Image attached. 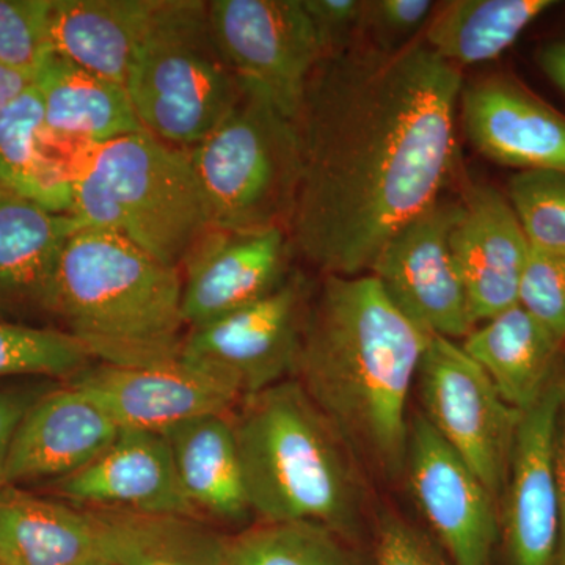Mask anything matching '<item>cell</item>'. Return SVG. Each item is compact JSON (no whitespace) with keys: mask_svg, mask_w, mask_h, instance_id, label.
Returning <instances> with one entry per match:
<instances>
[{"mask_svg":"<svg viewBox=\"0 0 565 565\" xmlns=\"http://www.w3.org/2000/svg\"><path fill=\"white\" fill-rule=\"evenodd\" d=\"M465 134L490 161L519 172H565V117L525 85L503 74L463 85Z\"/></svg>","mask_w":565,"mask_h":565,"instance_id":"obj_16","label":"cell"},{"mask_svg":"<svg viewBox=\"0 0 565 565\" xmlns=\"http://www.w3.org/2000/svg\"><path fill=\"white\" fill-rule=\"evenodd\" d=\"M313 24L322 58L352 46L363 33L364 2L360 0H302Z\"/></svg>","mask_w":565,"mask_h":565,"instance_id":"obj_36","label":"cell"},{"mask_svg":"<svg viewBox=\"0 0 565 565\" xmlns=\"http://www.w3.org/2000/svg\"><path fill=\"white\" fill-rule=\"evenodd\" d=\"M430 334L405 318L373 275H327L305 316L292 379L352 456L397 479L407 403Z\"/></svg>","mask_w":565,"mask_h":565,"instance_id":"obj_2","label":"cell"},{"mask_svg":"<svg viewBox=\"0 0 565 565\" xmlns=\"http://www.w3.org/2000/svg\"><path fill=\"white\" fill-rule=\"evenodd\" d=\"M81 228L66 212L0 189V310L52 313L63 252Z\"/></svg>","mask_w":565,"mask_h":565,"instance_id":"obj_20","label":"cell"},{"mask_svg":"<svg viewBox=\"0 0 565 565\" xmlns=\"http://www.w3.org/2000/svg\"><path fill=\"white\" fill-rule=\"evenodd\" d=\"M92 363L88 352L65 330L0 321V381L40 377L65 382Z\"/></svg>","mask_w":565,"mask_h":565,"instance_id":"obj_30","label":"cell"},{"mask_svg":"<svg viewBox=\"0 0 565 565\" xmlns=\"http://www.w3.org/2000/svg\"><path fill=\"white\" fill-rule=\"evenodd\" d=\"M555 6V0H452L435 7L423 43L462 71L500 57Z\"/></svg>","mask_w":565,"mask_h":565,"instance_id":"obj_28","label":"cell"},{"mask_svg":"<svg viewBox=\"0 0 565 565\" xmlns=\"http://www.w3.org/2000/svg\"><path fill=\"white\" fill-rule=\"evenodd\" d=\"M32 84V77L0 65V107L13 102L17 96H20Z\"/></svg>","mask_w":565,"mask_h":565,"instance_id":"obj_40","label":"cell"},{"mask_svg":"<svg viewBox=\"0 0 565 565\" xmlns=\"http://www.w3.org/2000/svg\"><path fill=\"white\" fill-rule=\"evenodd\" d=\"M52 313L93 362L117 366L174 362L188 333L181 270L99 230H77L66 244Z\"/></svg>","mask_w":565,"mask_h":565,"instance_id":"obj_3","label":"cell"},{"mask_svg":"<svg viewBox=\"0 0 565 565\" xmlns=\"http://www.w3.org/2000/svg\"><path fill=\"white\" fill-rule=\"evenodd\" d=\"M307 310V286L294 275L258 302L188 329L180 360L244 401L294 374Z\"/></svg>","mask_w":565,"mask_h":565,"instance_id":"obj_10","label":"cell"},{"mask_svg":"<svg viewBox=\"0 0 565 565\" xmlns=\"http://www.w3.org/2000/svg\"><path fill=\"white\" fill-rule=\"evenodd\" d=\"M52 386V379L40 377L0 385V489L7 487V463L22 419Z\"/></svg>","mask_w":565,"mask_h":565,"instance_id":"obj_37","label":"cell"},{"mask_svg":"<svg viewBox=\"0 0 565 565\" xmlns=\"http://www.w3.org/2000/svg\"><path fill=\"white\" fill-rule=\"evenodd\" d=\"M50 486L55 497L92 511L199 519L182 494L166 433L121 429L98 459Z\"/></svg>","mask_w":565,"mask_h":565,"instance_id":"obj_17","label":"cell"},{"mask_svg":"<svg viewBox=\"0 0 565 565\" xmlns=\"http://www.w3.org/2000/svg\"><path fill=\"white\" fill-rule=\"evenodd\" d=\"M377 565H455L433 539L418 527L388 515L377 539Z\"/></svg>","mask_w":565,"mask_h":565,"instance_id":"obj_35","label":"cell"},{"mask_svg":"<svg viewBox=\"0 0 565 565\" xmlns=\"http://www.w3.org/2000/svg\"><path fill=\"white\" fill-rule=\"evenodd\" d=\"M460 345L489 375L505 403L523 412L552 381L563 344L516 303L479 323Z\"/></svg>","mask_w":565,"mask_h":565,"instance_id":"obj_25","label":"cell"},{"mask_svg":"<svg viewBox=\"0 0 565 565\" xmlns=\"http://www.w3.org/2000/svg\"><path fill=\"white\" fill-rule=\"evenodd\" d=\"M230 565H353L340 534L311 522L258 523L226 534Z\"/></svg>","mask_w":565,"mask_h":565,"instance_id":"obj_29","label":"cell"},{"mask_svg":"<svg viewBox=\"0 0 565 565\" xmlns=\"http://www.w3.org/2000/svg\"><path fill=\"white\" fill-rule=\"evenodd\" d=\"M416 381L424 418L501 503L522 412L505 403L484 370L448 338H430Z\"/></svg>","mask_w":565,"mask_h":565,"instance_id":"obj_8","label":"cell"},{"mask_svg":"<svg viewBox=\"0 0 565 565\" xmlns=\"http://www.w3.org/2000/svg\"><path fill=\"white\" fill-rule=\"evenodd\" d=\"M457 211L459 202L438 200L394 234L370 270L405 318L452 341L476 327L451 248Z\"/></svg>","mask_w":565,"mask_h":565,"instance_id":"obj_11","label":"cell"},{"mask_svg":"<svg viewBox=\"0 0 565 565\" xmlns=\"http://www.w3.org/2000/svg\"><path fill=\"white\" fill-rule=\"evenodd\" d=\"M414 500L455 565H492L498 503L423 415L408 426L405 471Z\"/></svg>","mask_w":565,"mask_h":565,"instance_id":"obj_12","label":"cell"},{"mask_svg":"<svg viewBox=\"0 0 565 565\" xmlns=\"http://www.w3.org/2000/svg\"><path fill=\"white\" fill-rule=\"evenodd\" d=\"M565 374H553L522 412L503 494V533L511 565H555L559 503L555 473L557 414Z\"/></svg>","mask_w":565,"mask_h":565,"instance_id":"obj_13","label":"cell"},{"mask_svg":"<svg viewBox=\"0 0 565 565\" xmlns=\"http://www.w3.org/2000/svg\"><path fill=\"white\" fill-rule=\"evenodd\" d=\"M218 46L245 93L297 121L321 44L302 0L207 2Z\"/></svg>","mask_w":565,"mask_h":565,"instance_id":"obj_9","label":"cell"},{"mask_svg":"<svg viewBox=\"0 0 565 565\" xmlns=\"http://www.w3.org/2000/svg\"><path fill=\"white\" fill-rule=\"evenodd\" d=\"M120 427L79 388L63 382L32 405L14 435L7 486L61 481L106 451Z\"/></svg>","mask_w":565,"mask_h":565,"instance_id":"obj_19","label":"cell"},{"mask_svg":"<svg viewBox=\"0 0 565 565\" xmlns=\"http://www.w3.org/2000/svg\"><path fill=\"white\" fill-rule=\"evenodd\" d=\"M98 553L90 509L0 489V565H81Z\"/></svg>","mask_w":565,"mask_h":565,"instance_id":"obj_23","label":"cell"},{"mask_svg":"<svg viewBox=\"0 0 565 565\" xmlns=\"http://www.w3.org/2000/svg\"><path fill=\"white\" fill-rule=\"evenodd\" d=\"M508 199L530 247L565 258V172H516Z\"/></svg>","mask_w":565,"mask_h":565,"instance_id":"obj_31","label":"cell"},{"mask_svg":"<svg viewBox=\"0 0 565 565\" xmlns=\"http://www.w3.org/2000/svg\"><path fill=\"white\" fill-rule=\"evenodd\" d=\"M68 214L82 228L118 234L180 270L212 230L188 150L148 131L77 148Z\"/></svg>","mask_w":565,"mask_h":565,"instance_id":"obj_5","label":"cell"},{"mask_svg":"<svg viewBox=\"0 0 565 565\" xmlns=\"http://www.w3.org/2000/svg\"><path fill=\"white\" fill-rule=\"evenodd\" d=\"M81 565H114L110 563V561H107L106 557L102 555V553H98V555L88 557V559H85L84 563Z\"/></svg>","mask_w":565,"mask_h":565,"instance_id":"obj_41","label":"cell"},{"mask_svg":"<svg viewBox=\"0 0 565 565\" xmlns=\"http://www.w3.org/2000/svg\"><path fill=\"white\" fill-rule=\"evenodd\" d=\"M519 305L535 321L565 343V258L530 247L522 278Z\"/></svg>","mask_w":565,"mask_h":565,"instance_id":"obj_33","label":"cell"},{"mask_svg":"<svg viewBox=\"0 0 565 565\" xmlns=\"http://www.w3.org/2000/svg\"><path fill=\"white\" fill-rule=\"evenodd\" d=\"M62 141L44 126L35 85L0 107V189L66 212L71 206V161L55 154Z\"/></svg>","mask_w":565,"mask_h":565,"instance_id":"obj_27","label":"cell"},{"mask_svg":"<svg viewBox=\"0 0 565 565\" xmlns=\"http://www.w3.org/2000/svg\"><path fill=\"white\" fill-rule=\"evenodd\" d=\"M451 248L476 326L519 303L530 244L508 195L471 184L459 202Z\"/></svg>","mask_w":565,"mask_h":565,"instance_id":"obj_18","label":"cell"},{"mask_svg":"<svg viewBox=\"0 0 565 565\" xmlns=\"http://www.w3.org/2000/svg\"><path fill=\"white\" fill-rule=\"evenodd\" d=\"M120 429L166 433L203 415L232 414L243 403L236 393L180 359L152 366L93 362L68 379Z\"/></svg>","mask_w":565,"mask_h":565,"instance_id":"obj_14","label":"cell"},{"mask_svg":"<svg viewBox=\"0 0 565 565\" xmlns=\"http://www.w3.org/2000/svg\"><path fill=\"white\" fill-rule=\"evenodd\" d=\"M537 62L545 76L565 95V40L542 47Z\"/></svg>","mask_w":565,"mask_h":565,"instance_id":"obj_39","label":"cell"},{"mask_svg":"<svg viewBox=\"0 0 565 565\" xmlns=\"http://www.w3.org/2000/svg\"><path fill=\"white\" fill-rule=\"evenodd\" d=\"M125 85L145 131L181 150L206 139L243 96L200 0L156 2Z\"/></svg>","mask_w":565,"mask_h":565,"instance_id":"obj_6","label":"cell"},{"mask_svg":"<svg viewBox=\"0 0 565 565\" xmlns=\"http://www.w3.org/2000/svg\"><path fill=\"white\" fill-rule=\"evenodd\" d=\"M430 0H371L364 2L363 33L370 32L374 46L393 51L408 44L427 25L435 10Z\"/></svg>","mask_w":565,"mask_h":565,"instance_id":"obj_34","label":"cell"},{"mask_svg":"<svg viewBox=\"0 0 565 565\" xmlns=\"http://www.w3.org/2000/svg\"><path fill=\"white\" fill-rule=\"evenodd\" d=\"M33 85L43 104L44 126L54 140L85 147L145 131L125 84L55 52L41 63Z\"/></svg>","mask_w":565,"mask_h":565,"instance_id":"obj_21","label":"cell"},{"mask_svg":"<svg viewBox=\"0 0 565 565\" xmlns=\"http://www.w3.org/2000/svg\"><path fill=\"white\" fill-rule=\"evenodd\" d=\"M555 473L557 503H559V546H557L556 564L565 565V386L556 423Z\"/></svg>","mask_w":565,"mask_h":565,"instance_id":"obj_38","label":"cell"},{"mask_svg":"<svg viewBox=\"0 0 565 565\" xmlns=\"http://www.w3.org/2000/svg\"><path fill=\"white\" fill-rule=\"evenodd\" d=\"M92 512L98 525L99 553L114 565H230L226 534L204 520Z\"/></svg>","mask_w":565,"mask_h":565,"instance_id":"obj_26","label":"cell"},{"mask_svg":"<svg viewBox=\"0 0 565 565\" xmlns=\"http://www.w3.org/2000/svg\"><path fill=\"white\" fill-rule=\"evenodd\" d=\"M462 88V71L423 41L393 51L353 43L323 57L296 121L292 247L327 275L371 270L451 180Z\"/></svg>","mask_w":565,"mask_h":565,"instance_id":"obj_1","label":"cell"},{"mask_svg":"<svg viewBox=\"0 0 565 565\" xmlns=\"http://www.w3.org/2000/svg\"><path fill=\"white\" fill-rule=\"evenodd\" d=\"M237 407L234 440L252 515L351 534L362 505L352 455L302 386L288 379Z\"/></svg>","mask_w":565,"mask_h":565,"instance_id":"obj_4","label":"cell"},{"mask_svg":"<svg viewBox=\"0 0 565 565\" xmlns=\"http://www.w3.org/2000/svg\"><path fill=\"white\" fill-rule=\"evenodd\" d=\"M158 0H52L51 51L125 84Z\"/></svg>","mask_w":565,"mask_h":565,"instance_id":"obj_24","label":"cell"},{"mask_svg":"<svg viewBox=\"0 0 565 565\" xmlns=\"http://www.w3.org/2000/svg\"><path fill=\"white\" fill-rule=\"evenodd\" d=\"M188 152L212 228L289 233L302 178L296 121L243 92L225 120Z\"/></svg>","mask_w":565,"mask_h":565,"instance_id":"obj_7","label":"cell"},{"mask_svg":"<svg viewBox=\"0 0 565 565\" xmlns=\"http://www.w3.org/2000/svg\"><path fill=\"white\" fill-rule=\"evenodd\" d=\"M52 0H0V65L35 77L51 54Z\"/></svg>","mask_w":565,"mask_h":565,"instance_id":"obj_32","label":"cell"},{"mask_svg":"<svg viewBox=\"0 0 565 565\" xmlns=\"http://www.w3.org/2000/svg\"><path fill=\"white\" fill-rule=\"evenodd\" d=\"M291 239L285 228H212L182 264V318L203 326L258 302L288 280Z\"/></svg>","mask_w":565,"mask_h":565,"instance_id":"obj_15","label":"cell"},{"mask_svg":"<svg viewBox=\"0 0 565 565\" xmlns=\"http://www.w3.org/2000/svg\"><path fill=\"white\" fill-rule=\"evenodd\" d=\"M232 416H196L166 430L182 494L207 523L237 525L252 515Z\"/></svg>","mask_w":565,"mask_h":565,"instance_id":"obj_22","label":"cell"}]
</instances>
